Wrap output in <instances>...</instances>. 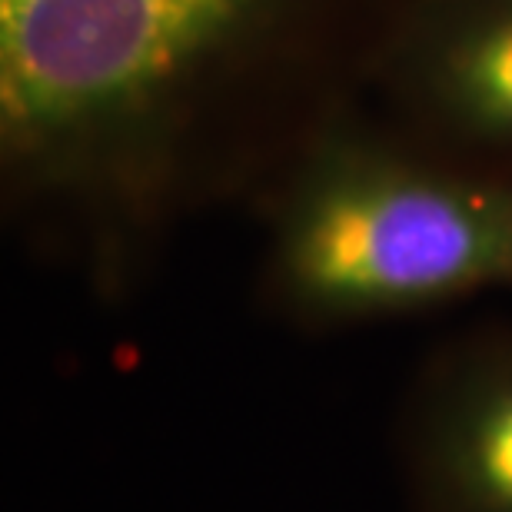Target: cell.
<instances>
[{
    "label": "cell",
    "instance_id": "4",
    "mask_svg": "<svg viewBox=\"0 0 512 512\" xmlns=\"http://www.w3.org/2000/svg\"><path fill=\"white\" fill-rule=\"evenodd\" d=\"M389 77L453 137L512 150V0H419L389 44Z\"/></svg>",
    "mask_w": 512,
    "mask_h": 512
},
{
    "label": "cell",
    "instance_id": "1",
    "mask_svg": "<svg viewBox=\"0 0 512 512\" xmlns=\"http://www.w3.org/2000/svg\"><path fill=\"white\" fill-rule=\"evenodd\" d=\"M263 283L306 330L512 290V177L330 133L273 203Z\"/></svg>",
    "mask_w": 512,
    "mask_h": 512
},
{
    "label": "cell",
    "instance_id": "2",
    "mask_svg": "<svg viewBox=\"0 0 512 512\" xmlns=\"http://www.w3.org/2000/svg\"><path fill=\"white\" fill-rule=\"evenodd\" d=\"M280 0H0V140L20 183L127 190L140 153Z\"/></svg>",
    "mask_w": 512,
    "mask_h": 512
},
{
    "label": "cell",
    "instance_id": "3",
    "mask_svg": "<svg viewBox=\"0 0 512 512\" xmlns=\"http://www.w3.org/2000/svg\"><path fill=\"white\" fill-rule=\"evenodd\" d=\"M409 512H512V330L446 346L399 426Z\"/></svg>",
    "mask_w": 512,
    "mask_h": 512
}]
</instances>
